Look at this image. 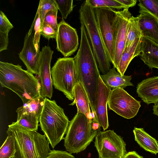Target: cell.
I'll list each match as a JSON object with an SVG mask.
<instances>
[{
    "instance_id": "cell-40",
    "label": "cell",
    "mask_w": 158,
    "mask_h": 158,
    "mask_svg": "<svg viewBox=\"0 0 158 158\" xmlns=\"http://www.w3.org/2000/svg\"></svg>"
},
{
    "instance_id": "cell-4",
    "label": "cell",
    "mask_w": 158,
    "mask_h": 158,
    "mask_svg": "<svg viewBox=\"0 0 158 158\" xmlns=\"http://www.w3.org/2000/svg\"><path fill=\"white\" fill-rule=\"evenodd\" d=\"M81 24L84 27L99 72L106 73L111 69L110 62L97 22L94 8L87 0L81 4L79 10Z\"/></svg>"
},
{
    "instance_id": "cell-28",
    "label": "cell",
    "mask_w": 158,
    "mask_h": 158,
    "mask_svg": "<svg viewBox=\"0 0 158 158\" xmlns=\"http://www.w3.org/2000/svg\"><path fill=\"white\" fill-rule=\"evenodd\" d=\"M93 7L109 8L117 9L126 8L116 0H87Z\"/></svg>"
},
{
    "instance_id": "cell-27",
    "label": "cell",
    "mask_w": 158,
    "mask_h": 158,
    "mask_svg": "<svg viewBox=\"0 0 158 158\" xmlns=\"http://www.w3.org/2000/svg\"><path fill=\"white\" fill-rule=\"evenodd\" d=\"M8 136L0 149V158H13L16 152L15 141L11 135Z\"/></svg>"
},
{
    "instance_id": "cell-29",
    "label": "cell",
    "mask_w": 158,
    "mask_h": 158,
    "mask_svg": "<svg viewBox=\"0 0 158 158\" xmlns=\"http://www.w3.org/2000/svg\"><path fill=\"white\" fill-rule=\"evenodd\" d=\"M57 8L62 17V19H66L72 11L74 6L72 0H55Z\"/></svg>"
},
{
    "instance_id": "cell-12",
    "label": "cell",
    "mask_w": 158,
    "mask_h": 158,
    "mask_svg": "<svg viewBox=\"0 0 158 158\" xmlns=\"http://www.w3.org/2000/svg\"><path fill=\"white\" fill-rule=\"evenodd\" d=\"M131 14L129 8L117 11L114 23V54L113 64L116 69L125 48L127 24Z\"/></svg>"
},
{
    "instance_id": "cell-9",
    "label": "cell",
    "mask_w": 158,
    "mask_h": 158,
    "mask_svg": "<svg viewBox=\"0 0 158 158\" xmlns=\"http://www.w3.org/2000/svg\"><path fill=\"white\" fill-rule=\"evenodd\" d=\"M126 146L123 138L113 130L98 131L95 137L99 158H124L127 153Z\"/></svg>"
},
{
    "instance_id": "cell-11",
    "label": "cell",
    "mask_w": 158,
    "mask_h": 158,
    "mask_svg": "<svg viewBox=\"0 0 158 158\" xmlns=\"http://www.w3.org/2000/svg\"><path fill=\"white\" fill-rule=\"evenodd\" d=\"M56 40V49L65 57L73 55L79 46L78 37L76 29L64 19L58 24Z\"/></svg>"
},
{
    "instance_id": "cell-26",
    "label": "cell",
    "mask_w": 158,
    "mask_h": 158,
    "mask_svg": "<svg viewBox=\"0 0 158 158\" xmlns=\"http://www.w3.org/2000/svg\"><path fill=\"white\" fill-rule=\"evenodd\" d=\"M40 118L35 115L27 114L17 119L16 123L24 128L31 131H37Z\"/></svg>"
},
{
    "instance_id": "cell-32",
    "label": "cell",
    "mask_w": 158,
    "mask_h": 158,
    "mask_svg": "<svg viewBox=\"0 0 158 158\" xmlns=\"http://www.w3.org/2000/svg\"><path fill=\"white\" fill-rule=\"evenodd\" d=\"M13 25L2 11H0V31L9 33L13 28Z\"/></svg>"
},
{
    "instance_id": "cell-31",
    "label": "cell",
    "mask_w": 158,
    "mask_h": 158,
    "mask_svg": "<svg viewBox=\"0 0 158 158\" xmlns=\"http://www.w3.org/2000/svg\"><path fill=\"white\" fill-rule=\"evenodd\" d=\"M58 10H52L48 12L46 15L43 21V24L49 25L57 31L58 26L57 19Z\"/></svg>"
},
{
    "instance_id": "cell-5",
    "label": "cell",
    "mask_w": 158,
    "mask_h": 158,
    "mask_svg": "<svg viewBox=\"0 0 158 158\" xmlns=\"http://www.w3.org/2000/svg\"><path fill=\"white\" fill-rule=\"evenodd\" d=\"M100 126L93 120L84 114L77 113L70 121L64 138L66 150L71 153H78L85 150L96 136Z\"/></svg>"
},
{
    "instance_id": "cell-7",
    "label": "cell",
    "mask_w": 158,
    "mask_h": 158,
    "mask_svg": "<svg viewBox=\"0 0 158 158\" xmlns=\"http://www.w3.org/2000/svg\"><path fill=\"white\" fill-rule=\"evenodd\" d=\"M53 85L62 92L69 100H74V89L76 83L77 71L73 57L60 58L51 71Z\"/></svg>"
},
{
    "instance_id": "cell-18",
    "label": "cell",
    "mask_w": 158,
    "mask_h": 158,
    "mask_svg": "<svg viewBox=\"0 0 158 158\" xmlns=\"http://www.w3.org/2000/svg\"><path fill=\"white\" fill-rule=\"evenodd\" d=\"M100 77L106 86L111 90L117 88L123 89L127 86H133L131 82V76L122 75L113 67L106 73L100 74Z\"/></svg>"
},
{
    "instance_id": "cell-35",
    "label": "cell",
    "mask_w": 158,
    "mask_h": 158,
    "mask_svg": "<svg viewBox=\"0 0 158 158\" xmlns=\"http://www.w3.org/2000/svg\"><path fill=\"white\" fill-rule=\"evenodd\" d=\"M46 158H75L70 153L66 151L51 150Z\"/></svg>"
},
{
    "instance_id": "cell-10",
    "label": "cell",
    "mask_w": 158,
    "mask_h": 158,
    "mask_svg": "<svg viewBox=\"0 0 158 158\" xmlns=\"http://www.w3.org/2000/svg\"><path fill=\"white\" fill-rule=\"evenodd\" d=\"M108 104L110 109L129 119L136 115L141 106L140 102L122 88L111 90Z\"/></svg>"
},
{
    "instance_id": "cell-15",
    "label": "cell",
    "mask_w": 158,
    "mask_h": 158,
    "mask_svg": "<svg viewBox=\"0 0 158 158\" xmlns=\"http://www.w3.org/2000/svg\"><path fill=\"white\" fill-rule=\"evenodd\" d=\"M137 16L143 37L158 45V18L139 2Z\"/></svg>"
},
{
    "instance_id": "cell-24",
    "label": "cell",
    "mask_w": 158,
    "mask_h": 158,
    "mask_svg": "<svg viewBox=\"0 0 158 158\" xmlns=\"http://www.w3.org/2000/svg\"><path fill=\"white\" fill-rule=\"evenodd\" d=\"M142 35L137 17L133 16L129 19L127 29L126 40L125 46L132 44L137 38L142 37Z\"/></svg>"
},
{
    "instance_id": "cell-20",
    "label": "cell",
    "mask_w": 158,
    "mask_h": 158,
    "mask_svg": "<svg viewBox=\"0 0 158 158\" xmlns=\"http://www.w3.org/2000/svg\"><path fill=\"white\" fill-rule=\"evenodd\" d=\"M142 38H138L130 45L125 46L116 68L122 75H124L132 60L140 55Z\"/></svg>"
},
{
    "instance_id": "cell-36",
    "label": "cell",
    "mask_w": 158,
    "mask_h": 158,
    "mask_svg": "<svg viewBox=\"0 0 158 158\" xmlns=\"http://www.w3.org/2000/svg\"><path fill=\"white\" fill-rule=\"evenodd\" d=\"M8 32H2L0 31V52L7 49L8 44Z\"/></svg>"
},
{
    "instance_id": "cell-30",
    "label": "cell",
    "mask_w": 158,
    "mask_h": 158,
    "mask_svg": "<svg viewBox=\"0 0 158 158\" xmlns=\"http://www.w3.org/2000/svg\"><path fill=\"white\" fill-rule=\"evenodd\" d=\"M41 19V26L43 24L44 17L50 10L58 9L55 0H40Z\"/></svg>"
},
{
    "instance_id": "cell-39",
    "label": "cell",
    "mask_w": 158,
    "mask_h": 158,
    "mask_svg": "<svg viewBox=\"0 0 158 158\" xmlns=\"http://www.w3.org/2000/svg\"><path fill=\"white\" fill-rule=\"evenodd\" d=\"M153 114L158 116V102L153 106Z\"/></svg>"
},
{
    "instance_id": "cell-3",
    "label": "cell",
    "mask_w": 158,
    "mask_h": 158,
    "mask_svg": "<svg viewBox=\"0 0 158 158\" xmlns=\"http://www.w3.org/2000/svg\"><path fill=\"white\" fill-rule=\"evenodd\" d=\"M6 133L14 139L16 152L13 158H46L51 151L44 135L28 130L16 122L8 125Z\"/></svg>"
},
{
    "instance_id": "cell-23",
    "label": "cell",
    "mask_w": 158,
    "mask_h": 158,
    "mask_svg": "<svg viewBox=\"0 0 158 158\" xmlns=\"http://www.w3.org/2000/svg\"><path fill=\"white\" fill-rule=\"evenodd\" d=\"M45 98L41 96L33 98L18 108L16 110L17 119L24 115H35L39 118L40 117L44 103Z\"/></svg>"
},
{
    "instance_id": "cell-1",
    "label": "cell",
    "mask_w": 158,
    "mask_h": 158,
    "mask_svg": "<svg viewBox=\"0 0 158 158\" xmlns=\"http://www.w3.org/2000/svg\"><path fill=\"white\" fill-rule=\"evenodd\" d=\"M80 44L73 57L76 71V83L80 82L87 95L94 120L97 122L95 116V103L100 74L97 62L86 32L81 30Z\"/></svg>"
},
{
    "instance_id": "cell-2",
    "label": "cell",
    "mask_w": 158,
    "mask_h": 158,
    "mask_svg": "<svg viewBox=\"0 0 158 158\" xmlns=\"http://www.w3.org/2000/svg\"><path fill=\"white\" fill-rule=\"evenodd\" d=\"M0 83L16 93L23 104L41 96L38 79L19 64L0 61Z\"/></svg>"
},
{
    "instance_id": "cell-14",
    "label": "cell",
    "mask_w": 158,
    "mask_h": 158,
    "mask_svg": "<svg viewBox=\"0 0 158 158\" xmlns=\"http://www.w3.org/2000/svg\"><path fill=\"white\" fill-rule=\"evenodd\" d=\"M41 51L36 49L34 42L33 33H27L23 46L19 53L20 60L26 66L27 70L32 74L40 75L39 68Z\"/></svg>"
},
{
    "instance_id": "cell-21",
    "label": "cell",
    "mask_w": 158,
    "mask_h": 158,
    "mask_svg": "<svg viewBox=\"0 0 158 158\" xmlns=\"http://www.w3.org/2000/svg\"><path fill=\"white\" fill-rule=\"evenodd\" d=\"M74 100L70 105L76 104L77 113L84 114L88 118L94 119V117L90 110L89 102L85 89L81 83L77 82L74 89Z\"/></svg>"
},
{
    "instance_id": "cell-37",
    "label": "cell",
    "mask_w": 158,
    "mask_h": 158,
    "mask_svg": "<svg viewBox=\"0 0 158 158\" xmlns=\"http://www.w3.org/2000/svg\"><path fill=\"white\" fill-rule=\"evenodd\" d=\"M118 2L123 4L126 8H128L135 6L137 1L135 0H116Z\"/></svg>"
},
{
    "instance_id": "cell-34",
    "label": "cell",
    "mask_w": 158,
    "mask_h": 158,
    "mask_svg": "<svg viewBox=\"0 0 158 158\" xmlns=\"http://www.w3.org/2000/svg\"><path fill=\"white\" fill-rule=\"evenodd\" d=\"M146 8L156 15L158 17V0H139Z\"/></svg>"
},
{
    "instance_id": "cell-38",
    "label": "cell",
    "mask_w": 158,
    "mask_h": 158,
    "mask_svg": "<svg viewBox=\"0 0 158 158\" xmlns=\"http://www.w3.org/2000/svg\"><path fill=\"white\" fill-rule=\"evenodd\" d=\"M124 158H143L135 151H133L127 152Z\"/></svg>"
},
{
    "instance_id": "cell-22",
    "label": "cell",
    "mask_w": 158,
    "mask_h": 158,
    "mask_svg": "<svg viewBox=\"0 0 158 158\" xmlns=\"http://www.w3.org/2000/svg\"><path fill=\"white\" fill-rule=\"evenodd\" d=\"M133 132L135 141L141 147L155 155L158 153L157 141L146 132L143 128L135 127Z\"/></svg>"
},
{
    "instance_id": "cell-6",
    "label": "cell",
    "mask_w": 158,
    "mask_h": 158,
    "mask_svg": "<svg viewBox=\"0 0 158 158\" xmlns=\"http://www.w3.org/2000/svg\"><path fill=\"white\" fill-rule=\"evenodd\" d=\"M69 122L63 109L54 100L45 98L39 126L52 148L64 139Z\"/></svg>"
},
{
    "instance_id": "cell-25",
    "label": "cell",
    "mask_w": 158,
    "mask_h": 158,
    "mask_svg": "<svg viewBox=\"0 0 158 158\" xmlns=\"http://www.w3.org/2000/svg\"><path fill=\"white\" fill-rule=\"evenodd\" d=\"M34 29L35 34L34 36V42L37 50H40V41L41 32V19L40 5L39 3L38 7L34 20L30 29L28 33L31 34L32 32V28Z\"/></svg>"
},
{
    "instance_id": "cell-19",
    "label": "cell",
    "mask_w": 158,
    "mask_h": 158,
    "mask_svg": "<svg viewBox=\"0 0 158 158\" xmlns=\"http://www.w3.org/2000/svg\"><path fill=\"white\" fill-rule=\"evenodd\" d=\"M139 56L142 60L149 68L158 69V44L142 37Z\"/></svg>"
},
{
    "instance_id": "cell-13",
    "label": "cell",
    "mask_w": 158,
    "mask_h": 158,
    "mask_svg": "<svg viewBox=\"0 0 158 158\" xmlns=\"http://www.w3.org/2000/svg\"><path fill=\"white\" fill-rule=\"evenodd\" d=\"M53 53L50 46L43 47L41 51L40 63V95L50 99L52 97L53 92L50 64Z\"/></svg>"
},
{
    "instance_id": "cell-16",
    "label": "cell",
    "mask_w": 158,
    "mask_h": 158,
    "mask_svg": "<svg viewBox=\"0 0 158 158\" xmlns=\"http://www.w3.org/2000/svg\"><path fill=\"white\" fill-rule=\"evenodd\" d=\"M111 90L106 86L100 76L96 99L95 116L98 123L104 131L109 126L107 105Z\"/></svg>"
},
{
    "instance_id": "cell-17",
    "label": "cell",
    "mask_w": 158,
    "mask_h": 158,
    "mask_svg": "<svg viewBox=\"0 0 158 158\" xmlns=\"http://www.w3.org/2000/svg\"><path fill=\"white\" fill-rule=\"evenodd\" d=\"M136 92L143 101L149 104L158 102V76L143 80L137 84Z\"/></svg>"
},
{
    "instance_id": "cell-33",
    "label": "cell",
    "mask_w": 158,
    "mask_h": 158,
    "mask_svg": "<svg viewBox=\"0 0 158 158\" xmlns=\"http://www.w3.org/2000/svg\"><path fill=\"white\" fill-rule=\"evenodd\" d=\"M41 34L48 40L50 39H56L57 31L49 25L43 24L41 26Z\"/></svg>"
},
{
    "instance_id": "cell-8",
    "label": "cell",
    "mask_w": 158,
    "mask_h": 158,
    "mask_svg": "<svg viewBox=\"0 0 158 158\" xmlns=\"http://www.w3.org/2000/svg\"><path fill=\"white\" fill-rule=\"evenodd\" d=\"M99 30L109 60H114V23L117 11L109 8H94Z\"/></svg>"
}]
</instances>
